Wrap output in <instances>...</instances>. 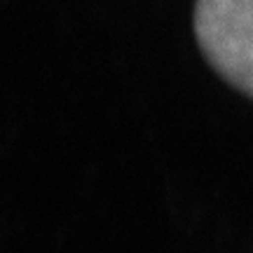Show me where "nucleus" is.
<instances>
[{"label":"nucleus","instance_id":"f257e3e1","mask_svg":"<svg viewBox=\"0 0 253 253\" xmlns=\"http://www.w3.org/2000/svg\"><path fill=\"white\" fill-rule=\"evenodd\" d=\"M195 28L211 66L253 96V0H199Z\"/></svg>","mask_w":253,"mask_h":253}]
</instances>
